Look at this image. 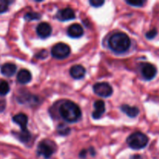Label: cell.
<instances>
[{
    "label": "cell",
    "instance_id": "14",
    "mask_svg": "<svg viewBox=\"0 0 159 159\" xmlns=\"http://www.w3.org/2000/svg\"><path fill=\"white\" fill-rule=\"evenodd\" d=\"M32 79V75L28 70H20L17 75V81L21 84H26L30 82Z\"/></svg>",
    "mask_w": 159,
    "mask_h": 159
},
{
    "label": "cell",
    "instance_id": "8",
    "mask_svg": "<svg viewBox=\"0 0 159 159\" xmlns=\"http://www.w3.org/2000/svg\"><path fill=\"white\" fill-rule=\"evenodd\" d=\"M141 73L146 80H152L155 77L157 73V69L153 65L150 63H144L141 67Z\"/></svg>",
    "mask_w": 159,
    "mask_h": 159
},
{
    "label": "cell",
    "instance_id": "2",
    "mask_svg": "<svg viewBox=\"0 0 159 159\" xmlns=\"http://www.w3.org/2000/svg\"><path fill=\"white\" fill-rule=\"evenodd\" d=\"M108 44L110 49L116 53H124L129 49L130 40L124 33H116L110 37Z\"/></svg>",
    "mask_w": 159,
    "mask_h": 159
},
{
    "label": "cell",
    "instance_id": "17",
    "mask_svg": "<svg viewBox=\"0 0 159 159\" xmlns=\"http://www.w3.org/2000/svg\"><path fill=\"white\" fill-rule=\"evenodd\" d=\"M41 18V15L38 12H27L26 15L24 16V19L27 21H31V20H40Z\"/></svg>",
    "mask_w": 159,
    "mask_h": 159
},
{
    "label": "cell",
    "instance_id": "12",
    "mask_svg": "<svg viewBox=\"0 0 159 159\" xmlns=\"http://www.w3.org/2000/svg\"><path fill=\"white\" fill-rule=\"evenodd\" d=\"M94 109L95 110L93 111L92 116H93V117L94 119H99L106 111L105 103H104L103 101L98 100L96 102H95Z\"/></svg>",
    "mask_w": 159,
    "mask_h": 159
},
{
    "label": "cell",
    "instance_id": "21",
    "mask_svg": "<svg viewBox=\"0 0 159 159\" xmlns=\"http://www.w3.org/2000/svg\"><path fill=\"white\" fill-rule=\"evenodd\" d=\"M127 4L130 5L132 6H137V7H141L145 3L144 1H141V0H134V1H126Z\"/></svg>",
    "mask_w": 159,
    "mask_h": 159
},
{
    "label": "cell",
    "instance_id": "23",
    "mask_svg": "<svg viewBox=\"0 0 159 159\" xmlns=\"http://www.w3.org/2000/svg\"><path fill=\"white\" fill-rule=\"evenodd\" d=\"M158 32H157V30L156 29H153L152 30L148 31V32L146 34V37L148 39H153L155 36L157 35Z\"/></svg>",
    "mask_w": 159,
    "mask_h": 159
},
{
    "label": "cell",
    "instance_id": "19",
    "mask_svg": "<svg viewBox=\"0 0 159 159\" xmlns=\"http://www.w3.org/2000/svg\"><path fill=\"white\" fill-rule=\"evenodd\" d=\"M57 132L61 135H67L68 134H69L70 129L68 126H66L64 124H61L57 127Z\"/></svg>",
    "mask_w": 159,
    "mask_h": 159
},
{
    "label": "cell",
    "instance_id": "7",
    "mask_svg": "<svg viewBox=\"0 0 159 159\" xmlns=\"http://www.w3.org/2000/svg\"><path fill=\"white\" fill-rule=\"evenodd\" d=\"M93 91L96 95L101 97H109L113 93V88L107 82H99L94 85Z\"/></svg>",
    "mask_w": 159,
    "mask_h": 159
},
{
    "label": "cell",
    "instance_id": "4",
    "mask_svg": "<svg viewBox=\"0 0 159 159\" xmlns=\"http://www.w3.org/2000/svg\"><path fill=\"white\" fill-rule=\"evenodd\" d=\"M12 120L16 124H18L22 129V132L20 134V139L23 142L26 143L30 141L31 138V135L27 130V123L28 118L27 116L24 113H19V114L15 115L12 117Z\"/></svg>",
    "mask_w": 159,
    "mask_h": 159
},
{
    "label": "cell",
    "instance_id": "18",
    "mask_svg": "<svg viewBox=\"0 0 159 159\" xmlns=\"http://www.w3.org/2000/svg\"><path fill=\"white\" fill-rule=\"evenodd\" d=\"M9 85L8 82L6 81H2L0 82V95L2 96H6L8 93L9 92Z\"/></svg>",
    "mask_w": 159,
    "mask_h": 159
},
{
    "label": "cell",
    "instance_id": "20",
    "mask_svg": "<svg viewBox=\"0 0 159 159\" xmlns=\"http://www.w3.org/2000/svg\"><path fill=\"white\" fill-rule=\"evenodd\" d=\"M9 2L6 0H0V13H3L8 10Z\"/></svg>",
    "mask_w": 159,
    "mask_h": 159
},
{
    "label": "cell",
    "instance_id": "1",
    "mask_svg": "<svg viewBox=\"0 0 159 159\" xmlns=\"http://www.w3.org/2000/svg\"><path fill=\"white\" fill-rule=\"evenodd\" d=\"M60 114L65 121L68 123H75L80 119L82 112L77 104L71 101H65L61 105Z\"/></svg>",
    "mask_w": 159,
    "mask_h": 159
},
{
    "label": "cell",
    "instance_id": "24",
    "mask_svg": "<svg viewBox=\"0 0 159 159\" xmlns=\"http://www.w3.org/2000/svg\"><path fill=\"white\" fill-rule=\"evenodd\" d=\"M132 159H141V157L140 156V155H134V156L133 157V158Z\"/></svg>",
    "mask_w": 159,
    "mask_h": 159
},
{
    "label": "cell",
    "instance_id": "11",
    "mask_svg": "<svg viewBox=\"0 0 159 159\" xmlns=\"http://www.w3.org/2000/svg\"><path fill=\"white\" fill-rule=\"evenodd\" d=\"M68 35L70 37L72 38H79L81 37L84 34V30L82 26L79 23H74V24L71 25L68 28Z\"/></svg>",
    "mask_w": 159,
    "mask_h": 159
},
{
    "label": "cell",
    "instance_id": "9",
    "mask_svg": "<svg viewBox=\"0 0 159 159\" xmlns=\"http://www.w3.org/2000/svg\"><path fill=\"white\" fill-rule=\"evenodd\" d=\"M56 18L61 21H68V20H74L75 18V13L71 8H65L57 12Z\"/></svg>",
    "mask_w": 159,
    "mask_h": 159
},
{
    "label": "cell",
    "instance_id": "3",
    "mask_svg": "<svg viewBox=\"0 0 159 159\" xmlns=\"http://www.w3.org/2000/svg\"><path fill=\"white\" fill-rule=\"evenodd\" d=\"M127 142L132 149L140 150L147 146L148 143V138L141 132H134L127 138Z\"/></svg>",
    "mask_w": 159,
    "mask_h": 159
},
{
    "label": "cell",
    "instance_id": "22",
    "mask_svg": "<svg viewBox=\"0 0 159 159\" xmlns=\"http://www.w3.org/2000/svg\"><path fill=\"white\" fill-rule=\"evenodd\" d=\"M90 5L93 7H99L104 4L103 0H90Z\"/></svg>",
    "mask_w": 159,
    "mask_h": 159
},
{
    "label": "cell",
    "instance_id": "13",
    "mask_svg": "<svg viewBox=\"0 0 159 159\" xmlns=\"http://www.w3.org/2000/svg\"><path fill=\"white\" fill-rule=\"evenodd\" d=\"M70 75L75 79H81L85 76V69L82 65H76L70 69Z\"/></svg>",
    "mask_w": 159,
    "mask_h": 159
},
{
    "label": "cell",
    "instance_id": "5",
    "mask_svg": "<svg viewBox=\"0 0 159 159\" xmlns=\"http://www.w3.org/2000/svg\"><path fill=\"white\" fill-rule=\"evenodd\" d=\"M56 145L52 141L43 140L37 146V154L45 158H50L55 152Z\"/></svg>",
    "mask_w": 159,
    "mask_h": 159
},
{
    "label": "cell",
    "instance_id": "16",
    "mask_svg": "<svg viewBox=\"0 0 159 159\" xmlns=\"http://www.w3.org/2000/svg\"><path fill=\"white\" fill-rule=\"evenodd\" d=\"M121 110L130 117H136L139 114V109L136 107H130L128 105L121 106Z\"/></svg>",
    "mask_w": 159,
    "mask_h": 159
},
{
    "label": "cell",
    "instance_id": "15",
    "mask_svg": "<svg viewBox=\"0 0 159 159\" xmlns=\"http://www.w3.org/2000/svg\"><path fill=\"white\" fill-rule=\"evenodd\" d=\"M16 66L12 63H6L1 67V72L3 75L10 77L16 73Z\"/></svg>",
    "mask_w": 159,
    "mask_h": 159
},
{
    "label": "cell",
    "instance_id": "10",
    "mask_svg": "<svg viewBox=\"0 0 159 159\" xmlns=\"http://www.w3.org/2000/svg\"><path fill=\"white\" fill-rule=\"evenodd\" d=\"M52 33V27L49 23L43 22L40 23L37 27V34L41 38H47L50 37Z\"/></svg>",
    "mask_w": 159,
    "mask_h": 159
},
{
    "label": "cell",
    "instance_id": "6",
    "mask_svg": "<svg viewBox=\"0 0 159 159\" xmlns=\"http://www.w3.org/2000/svg\"><path fill=\"white\" fill-rule=\"evenodd\" d=\"M71 53L69 46L65 43H57L54 45L51 50V54L54 57L57 59L66 58Z\"/></svg>",
    "mask_w": 159,
    "mask_h": 159
}]
</instances>
